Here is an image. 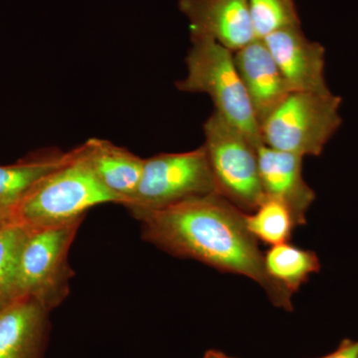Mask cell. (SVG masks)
Returning a JSON list of instances; mask_svg holds the SVG:
<instances>
[{"label": "cell", "mask_w": 358, "mask_h": 358, "mask_svg": "<svg viewBox=\"0 0 358 358\" xmlns=\"http://www.w3.org/2000/svg\"><path fill=\"white\" fill-rule=\"evenodd\" d=\"M245 221L250 233L271 247L288 243L296 227L288 207L268 196H264L255 210L245 214Z\"/></svg>", "instance_id": "cell-17"}, {"label": "cell", "mask_w": 358, "mask_h": 358, "mask_svg": "<svg viewBox=\"0 0 358 358\" xmlns=\"http://www.w3.org/2000/svg\"><path fill=\"white\" fill-rule=\"evenodd\" d=\"M250 16L257 38L273 32L301 25L296 0H248Z\"/></svg>", "instance_id": "cell-18"}, {"label": "cell", "mask_w": 358, "mask_h": 358, "mask_svg": "<svg viewBox=\"0 0 358 358\" xmlns=\"http://www.w3.org/2000/svg\"><path fill=\"white\" fill-rule=\"evenodd\" d=\"M202 358H235L232 357H229V355H226L222 352H219V350H208L205 353L204 357Z\"/></svg>", "instance_id": "cell-20"}, {"label": "cell", "mask_w": 358, "mask_h": 358, "mask_svg": "<svg viewBox=\"0 0 358 358\" xmlns=\"http://www.w3.org/2000/svg\"><path fill=\"white\" fill-rule=\"evenodd\" d=\"M219 194L204 148L145 159L138 189L124 205L136 217L193 197Z\"/></svg>", "instance_id": "cell-7"}, {"label": "cell", "mask_w": 358, "mask_h": 358, "mask_svg": "<svg viewBox=\"0 0 358 358\" xmlns=\"http://www.w3.org/2000/svg\"><path fill=\"white\" fill-rule=\"evenodd\" d=\"M291 92H331L326 79V48L308 39L301 25L273 32L262 39Z\"/></svg>", "instance_id": "cell-8"}, {"label": "cell", "mask_w": 358, "mask_h": 358, "mask_svg": "<svg viewBox=\"0 0 358 358\" xmlns=\"http://www.w3.org/2000/svg\"><path fill=\"white\" fill-rule=\"evenodd\" d=\"M320 358H358V341L345 339L338 346V350Z\"/></svg>", "instance_id": "cell-19"}, {"label": "cell", "mask_w": 358, "mask_h": 358, "mask_svg": "<svg viewBox=\"0 0 358 358\" xmlns=\"http://www.w3.org/2000/svg\"><path fill=\"white\" fill-rule=\"evenodd\" d=\"M83 220L30 230L18 268L20 299H33L47 312L64 301L74 275L68 254Z\"/></svg>", "instance_id": "cell-6"}, {"label": "cell", "mask_w": 358, "mask_h": 358, "mask_svg": "<svg viewBox=\"0 0 358 358\" xmlns=\"http://www.w3.org/2000/svg\"><path fill=\"white\" fill-rule=\"evenodd\" d=\"M234 60L261 128L291 90L262 39L235 52Z\"/></svg>", "instance_id": "cell-10"}, {"label": "cell", "mask_w": 358, "mask_h": 358, "mask_svg": "<svg viewBox=\"0 0 358 358\" xmlns=\"http://www.w3.org/2000/svg\"><path fill=\"white\" fill-rule=\"evenodd\" d=\"M189 21L190 37H208L233 53L258 39L248 0H178Z\"/></svg>", "instance_id": "cell-9"}, {"label": "cell", "mask_w": 358, "mask_h": 358, "mask_svg": "<svg viewBox=\"0 0 358 358\" xmlns=\"http://www.w3.org/2000/svg\"><path fill=\"white\" fill-rule=\"evenodd\" d=\"M204 143L219 195L240 210H255L264 194L258 148L243 131L214 110L203 124Z\"/></svg>", "instance_id": "cell-5"}, {"label": "cell", "mask_w": 358, "mask_h": 358, "mask_svg": "<svg viewBox=\"0 0 358 358\" xmlns=\"http://www.w3.org/2000/svg\"><path fill=\"white\" fill-rule=\"evenodd\" d=\"M69 152L56 148L33 152L13 164L0 166V225L13 222L14 213L37 182L64 164Z\"/></svg>", "instance_id": "cell-14"}, {"label": "cell", "mask_w": 358, "mask_h": 358, "mask_svg": "<svg viewBox=\"0 0 358 358\" xmlns=\"http://www.w3.org/2000/svg\"><path fill=\"white\" fill-rule=\"evenodd\" d=\"M343 99L333 92H292L261 124L264 145L300 157H320L343 124Z\"/></svg>", "instance_id": "cell-4"}, {"label": "cell", "mask_w": 358, "mask_h": 358, "mask_svg": "<svg viewBox=\"0 0 358 358\" xmlns=\"http://www.w3.org/2000/svg\"><path fill=\"white\" fill-rule=\"evenodd\" d=\"M30 229L17 223L0 225V312L20 300L18 268Z\"/></svg>", "instance_id": "cell-16"}, {"label": "cell", "mask_w": 358, "mask_h": 358, "mask_svg": "<svg viewBox=\"0 0 358 358\" xmlns=\"http://www.w3.org/2000/svg\"><path fill=\"white\" fill-rule=\"evenodd\" d=\"M266 270L274 281L294 294L308 281L310 275L319 273V257L313 251L288 243L271 247L264 255Z\"/></svg>", "instance_id": "cell-15"}, {"label": "cell", "mask_w": 358, "mask_h": 358, "mask_svg": "<svg viewBox=\"0 0 358 358\" xmlns=\"http://www.w3.org/2000/svg\"><path fill=\"white\" fill-rule=\"evenodd\" d=\"M117 200L100 182L82 145L70 150L64 164L40 179L14 213L13 222L30 230L84 219L96 205Z\"/></svg>", "instance_id": "cell-2"}, {"label": "cell", "mask_w": 358, "mask_h": 358, "mask_svg": "<svg viewBox=\"0 0 358 358\" xmlns=\"http://www.w3.org/2000/svg\"><path fill=\"white\" fill-rule=\"evenodd\" d=\"M48 313L30 298L14 301L0 312V358H42Z\"/></svg>", "instance_id": "cell-12"}, {"label": "cell", "mask_w": 358, "mask_h": 358, "mask_svg": "<svg viewBox=\"0 0 358 358\" xmlns=\"http://www.w3.org/2000/svg\"><path fill=\"white\" fill-rule=\"evenodd\" d=\"M190 42L185 59L187 75L176 82V89L206 94L215 112L243 131L257 148L263 145L260 124L235 64L234 53L208 37H190Z\"/></svg>", "instance_id": "cell-3"}, {"label": "cell", "mask_w": 358, "mask_h": 358, "mask_svg": "<svg viewBox=\"0 0 358 358\" xmlns=\"http://www.w3.org/2000/svg\"><path fill=\"white\" fill-rule=\"evenodd\" d=\"M303 157L263 145L258 148L259 176L265 196L282 202L296 226L306 224V214L315 193L303 176Z\"/></svg>", "instance_id": "cell-11"}, {"label": "cell", "mask_w": 358, "mask_h": 358, "mask_svg": "<svg viewBox=\"0 0 358 358\" xmlns=\"http://www.w3.org/2000/svg\"><path fill=\"white\" fill-rule=\"evenodd\" d=\"M82 147L103 187L115 197L117 203H128L138 189L145 159L103 138H90L82 143Z\"/></svg>", "instance_id": "cell-13"}, {"label": "cell", "mask_w": 358, "mask_h": 358, "mask_svg": "<svg viewBox=\"0 0 358 358\" xmlns=\"http://www.w3.org/2000/svg\"><path fill=\"white\" fill-rule=\"evenodd\" d=\"M245 212L219 194L193 197L136 216L145 241L181 258L258 282L275 307L293 310L292 294L268 275Z\"/></svg>", "instance_id": "cell-1"}]
</instances>
